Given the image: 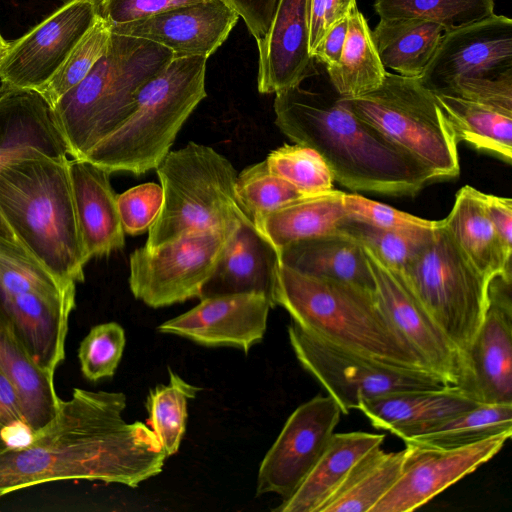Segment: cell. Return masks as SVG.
I'll return each mask as SVG.
<instances>
[{
	"mask_svg": "<svg viewBox=\"0 0 512 512\" xmlns=\"http://www.w3.org/2000/svg\"><path fill=\"white\" fill-rule=\"evenodd\" d=\"M122 392L74 388L57 414L22 446L0 452V498L36 485L88 480L132 488L167 458L148 425L126 422Z\"/></svg>",
	"mask_w": 512,
	"mask_h": 512,
	"instance_id": "1",
	"label": "cell"
},
{
	"mask_svg": "<svg viewBox=\"0 0 512 512\" xmlns=\"http://www.w3.org/2000/svg\"><path fill=\"white\" fill-rule=\"evenodd\" d=\"M274 112L279 130L318 152L333 179L352 191L415 196L438 180L418 159L352 113L339 97L295 86L276 93Z\"/></svg>",
	"mask_w": 512,
	"mask_h": 512,
	"instance_id": "2",
	"label": "cell"
},
{
	"mask_svg": "<svg viewBox=\"0 0 512 512\" xmlns=\"http://www.w3.org/2000/svg\"><path fill=\"white\" fill-rule=\"evenodd\" d=\"M0 215L23 249L50 272L65 281H84L88 261L67 157L34 150L0 166Z\"/></svg>",
	"mask_w": 512,
	"mask_h": 512,
	"instance_id": "3",
	"label": "cell"
},
{
	"mask_svg": "<svg viewBox=\"0 0 512 512\" xmlns=\"http://www.w3.org/2000/svg\"><path fill=\"white\" fill-rule=\"evenodd\" d=\"M274 304L325 342L396 368L433 374L392 324L375 292L281 264Z\"/></svg>",
	"mask_w": 512,
	"mask_h": 512,
	"instance_id": "4",
	"label": "cell"
},
{
	"mask_svg": "<svg viewBox=\"0 0 512 512\" xmlns=\"http://www.w3.org/2000/svg\"><path fill=\"white\" fill-rule=\"evenodd\" d=\"M173 58L164 46L111 31L91 71L52 107L68 155L84 158L118 128L132 113L139 90Z\"/></svg>",
	"mask_w": 512,
	"mask_h": 512,
	"instance_id": "5",
	"label": "cell"
},
{
	"mask_svg": "<svg viewBox=\"0 0 512 512\" xmlns=\"http://www.w3.org/2000/svg\"><path fill=\"white\" fill-rule=\"evenodd\" d=\"M206 61L203 56L173 58L139 90L128 118L82 159L110 173L139 176L155 169L207 96Z\"/></svg>",
	"mask_w": 512,
	"mask_h": 512,
	"instance_id": "6",
	"label": "cell"
},
{
	"mask_svg": "<svg viewBox=\"0 0 512 512\" xmlns=\"http://www.w3.org/2000/svg\"><path fill=\"white\" fill-rule=\"evenodd\" d=\"M155 170L163 201L148 230L146 248L155 249L193 231L252 222L236 193V169L212 147L189 142L170 151Z\"/></svg>",
	"mask_w": 512,
	"mask_h": 512,
	"instance_id": "7",
	"label": "cell"
},
{
	"mask_svg": "<svg viewBox=\"0 0 512 512\" xmlns=\"http://www.w3.org/2000/svg\"><path fill=\"white\" fill-rule=\"evenodd\" d=\"M341 103L429 168L438 180L460 173L458 140L433 91L419 77L386 73L375 90Z\"/></svg>",
	"mask_w": 512,
	"mask_h": 512,
	"instance_id": "8",
	"label": "cell"
},
{
	"mask_svg": "<svg viewBox=\"0 0 512 512\" xmlns=\"http://www.w3.org/2000/svg\"><path fill=\"white\" fill-rule=\"evenodd\" d=\"M399 273L462 355L483 320L490 281L470 261L441 220L428 242Z\"/></svg>",
	"mask_w": 512,
	"mask_h": 512,
	"instance_id": "9",
	"label": "cell"
},
{
	"mask_svg": "<svg viewBox=\"0 0 512 512\" xmlns=\"http://www.w3.org/2000/svg\"><path fill=\"white\" fill-rule=\"evenodd\" d=\"M235 229L193 231L155 249H135L129 257L132 294L152 308L200 298Z\"/></svg>",
	"mask_w": 512,
	"mask_h": 512,
	"instance_id": "10",
	"label": "cell"
},
{
	"mask_svg": "<svg viewBox=\"0 0 512 512\" xmlns=\"http://www.w3.org/2000/svg\"><path fill=\"white\" fill-rule=\"evenodd\" d=\"M291 347L302 367L337 402L341 412L358 409L363 399L396 390L447 386L438 376L396 368L316 338L291 322Z\"/></svg>",
	"mask_w": 512,
	"mask_h": 512,
	"instance_id": "11",
	"label": "cell"
},
{
	"mask_svg": "<svg viewBox=\"0 0 512 512\" xmlns=\"http://www.w3.org/2000/svg\"><path fill=\"white\" fill-rule=\"evenodd\" d=\"M76 283L39 278L0 287V313L32 360L54 376L65 359Z\"/></svg>",
	"mask_w": 512,
	"mask_h": 512,
	"instance_id": "12",
	"label": "cell"
},
{
	"mask_svg": "<svg viewBox=\"0 0 512 512\" xmlns=\"http://www.w3.org/2000/svg\"><path fill=\"white\" fill-rule=\"evenodd\" d=\"M341 413L330 395H317L297 407L260 464L256 495L289 498L324 452Z\"/></svg>",
	"mask_w": 512,
	"mask_h": 512,
	"instance_id": "13",
	"label": "cell"
},
{
	"mask_svg": "<svg viewBox=\"0 0 512 512\" xmlns=\"http://www.w3.org/2000/svg\"><path fill=\"white\" fill-rule=\"evenodd\" d=\"M99 16L98 0H68L10 43L0 66L1 85L37 90L46 84Z\"/></svg>",
	"mask_w": 512,
	"mask_h": 512,
	"instance_id": "14",
	"label": "cell"
},
{
	"mask_svg": "<svg viewBox=\"0 0 512 512\" xmlns=\"http://www.w3.org/2000/svg\"><path fill=\"white\" fill-rule=\"evenodd\" d=\"M456 386L480 404H512L511 279L496 276L490 280L487 308L461 355Z\"/></svg>",
	"mask_w": 512,
	"mask_h": 512,
	"instance_id": "15",
	"label": "cell"
},
{
	"mask_svg": "<svg viewBox=\"0 0 512 512\" xmlns=\"http://www.w3.org/2000/svg\"><path fill=\"white\" fill-rule=\"evenodd\" d=\"M511 434L501 433L453 449L405 442L400 475L370 512H410L425 505L493 458Z\"/></svg>",
	"mask_w": 512,
	"mask_h": 512,
	"instance_id": "16",
	"label": "cell"
},
{
	"mask_svg": "<svg viewBox=\"0 0 512 512\" xmlns=\"http://www.w3.org/2000/svg\"><path fill=\"white\" fill-rule=\"evenodd\" d=\"M512 70V20L495 13L444 32L420 80L437 93L460 78L494 77Z\"/></svg>",
	"mask_w": 512,
	"mask_h": 512,
	"instance_id": "17",
	"label": "cell"
},
{
	"mask_svg": "<svg viewBox=\"0 0 512 512\" xmlns=\"http://www.w3.org/2000/svg\"><path fill=\"white\" fill-rule=\"evenodd\" d=\"M376 296L400 335L425 366L447 385L456 386L461 354L415 297L402 275L363 246Z\"/></svg>",
	"mask_w": 512,
	"mask_h": 512,
	"instance_id": "18",
	"label": "cell"
},
{
	"mask_svg": "<svg viewBox=\"0 0 512 512\" xmlns=\"http://www.w3.org/2000/svg\"><path fill=\"white\" fill-rule=\"evenodd\" d=\"M200 300L189 311L160 324L158 332L208 347H237L246 354L262 341L272 308L265 296L246 293Z\"/></svg>",
	"mask_w": 512,
	"mask_h": 512,
	"instance_id": "19",
	"label": "cell"
},
{
	"mask_svg": "<svg viewBox=\"0 0 512 512\" xmlns=\"http://www.w3.org/2000/svg\"><path fill=\"white\" fill-rule=\"evenodd\" d=\"M238 19L224 1L205 0L115 26L111 31L157 43L172 51L174 58H208L227 39Z\"/></svg>",
	"mask_w": 512,
	"mask_h": 512,
	"instance_id": "20",
	"label": "cell"
},
{
	"mask_svg": "<svg viewBox=\"0 0 512 512\" xmlns=\"http://www.w3.org/2000/svg\"><path fill=\"white\" fill-rule=\"evenodd\" d=\"M310 0H278L272 22L258 46V91L277 93L316 74L309 51Z\"/></svg>",
	"mask_w": 512,
	"mask_h": 512,
	"instance_id": "21",
	"label": "cell"
},
{
	"mask_svg": "<svg viewBox=\"0 0 512 512\" xmlns=\"http://www.w3.org/2000/svg\"><path fill=\"white\" fill-rule=\"evenodd\" d=\"M34 150L52 157L68 155L52 107L36 90L1 85L0 166ZM0 244L22 247L1 215Z\"/></svg>",
	"mask_w": 512,
	"mask_h": 512,
	"instance_id": "22",
	"label": "cell"
},
{
	"mask_svg": "<svg viewBox=\"0 0 512 512\" xmlns=\"http://www.w3.org/2000/svg\"><path fill=\"white\" fill-rule=\"evenodd\" d=\"M280 266L279 249L252 222L241 223L232 233L199 299L253 293L265 296L274 308Z\"/></svg>",
	"mask_w": 512,
	"mask_h": 512,
	"instance_id": "23",
	"label": "cell"
},
{
	"mask_svg": "<svg viewBox=\"0 0 512 512\" xmlns=\"http://www.w3.org/2000/svg\"><path fill=\"white\" fill-rule=\"evenodd\" d=\"M68 173L75 213L87 261L125 246V231L120 219L117 195L110 172L86 160H68Z\"/></svg>",
	"mask_w": 512,
	"mask_h": 512,
	"instance_id": "24",
	"label": "cell"
},
{
	"mask_svg": "<svg viewBox=\"0 0 512 512\" xmlns=\"http://www.w3.org/2000/svg\"><path fill=\"white\" fill-rule=\"evenodd\" d=\"M459 387L406 389L363 399L358 407L373 427L385 429L402 440L418 435L432 424L476 406Z\"/></svg>",
	"mask_w": 512,
	"mask_h": 512,
	"instance_id": "25",
	"label": "cell"
},
{
	"mask_svg": "<svg viewBox=\"0 0 512 512\" xmlns=\"http://www.w3.org/2000/svg\"><path fill=\"white\" fill-rule=\"evenodd\" d=\"M279 255L282 265L301 274L376 290L363 245L340 229L287 244Z\"/></svg>",
	"mask_w": 512,
	"mask_h": 512,
	"instance_id": "26",
	"label": "cell"
},
{
	"mask_svg": "<svg viewBox=\"0 0 512 512\" xmlns=\"http://www.w3.org/2000/svg\"><path fill=\"white\" fill-rule=\"evenodd\" d=\"M458 246L490 281L511 279V255L506 251L486 211L483 192L465 185L455 195L452 209L441 220Z\"/></svg>",
	"mask_w": 512,
	"mask_h": 512,
	"instance_id": "27",
	"label": "cell"
},
{
	"mask_svg": "<svg viewBox=\"0 0 512 512\" xmlns=\"http://www.w3.org/2000/svg\"><path fill=\"white\" fill-rule=\"evenodd\" d=\"M384 434L335 433L296 491L275 508L277 512H318L352 466L367 451L382 446Z\"/></svg>",
	"mask_w": 512,
	"mask_h": 512,
	"instance_id": "28",
	"label": "cell"
},
{
	"mask_svg": "<svg viewBox=\"0 0 512 512\" xmlns=\"http://www.w3.org/2000/svg\"><path fill=\"white\" fill-rule=\"evenodd\" d=\"M0 370L13 384L30 436L57 414L61 398L54 376L43 371L30 357L0 313Z\"/></svg>",
	"mask_w": 512,
	"mask_h": 512,
	"instance_id": "29",
	"label": "cell"
},
{
	"mask_svg": "<svg viewBox=\"0 0 512 512\" xmlns=\"http://www.w3.org/2000/svg\"><path fill=\"white\" fill-rule=\"evenodd\" d=\"M344 194L331 189L305 195L257 219L254 225L278 249L331 233L348 217Z\"/></svg>",
	"mask_w": 512,
	"mask_h": 512,
	"instance_id": "30",
	"label": "cell"
},
{
	"mask_svg": "<svg viewBox=\"0 0 512 512\" xmlns=\"http://www.w3.org/2000/svg\"><path fill=\"white\" fill-rule=\"evenodd\" d=\"M444 32L429 21L380 18L371 34L385 68L402 76L421 77Z\"/></svg>",
	"mask_w": 512,
	"mask_h": 512,
	"instance_id": "31",
	"label": "cell"
},
{
	"mask_svg": "<svg viewBox=\"0 0 512 512\" xmlns=\"http://www.w3.org/2000/svg\"><path fill=\"white\" fill-rule=\"evenodd\" d=\"M405 455L381 446L367 451L318 512H370L398 479Z\"/></svg>",
	"mask_w": 512,
	"mask_h": 512,
	"instance_id": "32",
	"label": "cell"
},
{
	"mask_svg": "<svg viewBox=\"0 0 512 512\" xmlns=\"http://www.w3.org/2000/svg\"><path fill=\"white\" fill-rule=\"evenodd\" d=\"M435 93V92H434ZM458 142L512 162V114L454 95L435 93Z\"/></svg>",
	"mask_w": 512,
	"mask_h": 512,
	"instance_id": "33",
	"label": "cell"
},
{
	"mask_svg": "<svg viewBox=\"0 0 512 512\" xmlns=\"http://www.w3.org/2000/svg\"><path fill=\"white\" fill-rule=\"evenodd\" d=\"M339 97L355 98L377 89L384 81L383 66L371 30L363 14L354 6L348 15V30L340 61L326 69Z\"/></svg>",
	"mask_w": 512,
	"mask_h": 512,
	"instance_id": "34",
	"label": "cell"
},
{
	"mask_svg": "<svg viewBox=\"0 0 512 512\" xmlns=\"http://www.w3.org/2000/svg\"><path fill=\"white\" fill-rule=\"evenodd\" d=\"M506 432L512 433V404H477L403 441L453 449Z\"/></svg>",
	"mask_w": 512,
	"mask_h": 512,
	"instance_id": "35",
	"label": "cell"
},
{
	"mask_svg": "<svg viewBox=\"0 0 512 512\" xmlns=\"http://www.w3.org/2000/svg\"><path fill=\"white\" fill-rule=\"evenodd\" d=\"M494 0H375L381 19H418L440 25L445 32L494 14Z\"/></svg>",
	"mask_w": 512,
	"mask_h": 512,
	"instance_id": "36",
	"label": "cell"
},
{
	"mask_svg": "<svg viewBox=\"0 0 512 512\" xmlns=\"http://www.w3.org/2000/svg\"><path fill=\"white\" fill-rule=\"evenodd\" d=\"M168 385L150 390L146 401L148 426L155 434L167 457L174 455L185 432L187 403L198 388L183 380L171 369Z\"/></svg>",
	"mask_w": 512,
	"mask_h": 512,
	"instance_id": "37",
	"label": "cell"
},
{
	"mask_svg": "<svg viewBox=\"0 0 512 512\" xmlns=\"http://www.w3.org/2000/svg\"><path fill=\"white\" fill-rule=\"evenodd\" d=\"M434 228L386 229L347 217L337 229L357 239L386 266L401 272L428 242Z\"/></svg>",
	"mask_w": 512,
	"mask_h": 512,
	"instance_id": "38",
	"label": "cell"
},
{
	"mask_svg": "<svg viewBox=\"0 0 512 512\" xmlns=\"http://www.w3.org/2000/svg\"><path fill=\"white\" fill-rule=\"evenodd\" d=\"M110 36V25L98 16L52 78L36 90L51 107L91 71L104 54Z\"/></svg>",
	"mask_w": 512,
	"mask_h": 512,
	"instance_id": "39",
	"label": "cell"
},
{
	"mask_svg": "<svg viewBox=\"0 0 512 512\" xmlns=\"http://www.w3.org/2000/svg\"><path fill=\"white\" fill-rule=\"evenodd\" d=\"M236 193L253 223L305 196L288 181L272 173L265 160L246 167L237 175Z\"/></svg>",
	"mask_w": 512,
	"mask_h": 512,
	"instance_id": "40",
	"label": "cell"
},
{
	"mask_svg": "<svg viewBox=\"0 0 512 512\" xmlns=\"http://www.w3.org/2000/svg\"><path fill=\"white\" fill-rule=\"evenodd\" d=\"M269 170L288 181L304 195L333 189V176L324 159L314 149L295 143L284 144L265 159Z\"/></svg>",
	"mask_w": 512,
	"mask_h": 512,
	"instance_id": "41",
	"label": "cell"
},
{
	"mask_svg": "<svg viewBox=\"0 0 512 512\" xmlns=\"http://www.w3.org/2000/svg\"><path fill=\"white\" fill-rule=\"evenodd\" d=\"M126 337L124 328L116 322L92 327L78 349L83 376L96 382L112 377L121 361Z\"/></svg>",
	"mask_w": 512,
	"mask_h": 512,
	"instance_id": "42",
	"label": "cell"
},
{
	"mask_svg": "<svg viewBox=\"0 0 512 512\" xmlns=\"http://www.w3.org/2000/svg\"><path fill=\"white\" fill-rule=\"evenodd\" d=\"M163 201L161 185L143 183L117 195V205L126 234L146 232L158 217Z\"/></svg>",
	"mask_w": 512,
	"mask_h": 512,
	"instance_id": "43",
	"label": "cell"
},
{
	"mask_svg": "<svg viewBox=\"0 0 512 512\" xmlns=\"http://www.w3.org/2000/svg\"><path fill=\"white\" fill-rule=\"evenodd\" d=\"M344 206L348 217L380 228H434L438 224L357 194L345 193Z\"/></svg>",
	"mask_w": 512,
	"mask_h": 512,
	"instance_id": "44",
	"label": "cell"
},
{
	"mask_svg": "<svg viewBox=\"0 0 512 512\" xmlns=\"http://www.w3.org/2000/svg\"><path fill=\"white\" fill-rule=\"evenodd\" d=\"M512 114V70L494 77L460 78L442 92Z\"/></svg>",
	"mask_w": 512,
	"mask_h": 512,
	"instance_id": "45",
	"label": "cell"
},
{
	"mask_svg": "<svg viewBox=\"0 0 512 512\" xmlns=\"http://www.w3.org/2000/svg\"><path fill=\"white\" fill-rule=\"evenodd\" d=\"M205 0H98L99 16L115 27Z\"/></svg>",
	"mask_w": 512,
	"mask_h": 512,
	"instance_id": "46",
	"label": "cell"
},
{
	"mask_svg": "<svg viewBox=\"0 0 512 512\" xmlns=\"http://www.w3.org/2000/svg\"><path fill=\"white\" fill-rule=\"evenodd\" d=\"M354 6L356 0H310L309 51L312 57L327 30L346 18Z\"/></svg>",
	"mask_w": 512,
	"mask_h": 512,
	"instance_id": "47",
	"label": "cell"
},
{
	"mask_svg": "<svg viewBox=\"0 0 512 512\" xmlns=\"http://www.w3.org/2000/svg\"><path fill=\"white\" fill-rule=\"evenodd\" d=\"M241 17L256 41L267 33L278 0H222Z\"/></svg>",
	"mask_w": 512,
	"mask_h": 512,
	"instance_id": "48",
	"label": "cell"
},
{
	"mask_svg": "<svg viewBox=\"0 0 512 512\" xmlns=\"http://www.w3.org/2000/svg\"><path fill=\"white\" fill-rule=\"evenodd\" d=\"M488 216L506 251L512 254V199L483 193Z\"/></svg>",
	"mask_w": 512,
	"mask_h": 512,
	"instance_id": "49",
	"label": "cell"
},
{
	"mask_svg": "<svg viewBox=\"0 0 512 512\" xmlns=\"http://www.w3.org/2000/svg\"><path fill=\"white\" fill-rule=\"evenodd\" d=\"M348 30V16L331 26L313 52V58L326 69L338 65Z\"/></svg>",
	"mask_w": 512,
	"mask_h": 512,
	"instance_id": "50",
	"label": "cell"
},
{
	"mask_svg": "<svg viewBox=\"0 0 512 512\" xmlns=\"http://www.w3.org/2000/svg\"><path fill=\"white\" fill-rule=\"evenodd\" d=\"M0 425L8 431L19 429L27 430L17 392L11 381L1 370Z\"/></svg>",
	"mask_w": 512,
	"mask_h": 512,
	"instance_id": "51",
	"label": "cell"
},
{
	"mask_svg": "<svg viewBox=\"0 0 512 512\" xmlns=\"http://www.w3.org/2000/svg\"><path fill=\"white\" fill-rule=\"evenodd\" d=\"M7 432L8 430L0 425V452L11 446L7 438Z\"/></svg>",
	"mask_w": 512,
	"mask_h": 512,
	"instance_id": "52",
	"label": "cell"
},
{
	"mask_svg": "<svg viewBox=\"0 0 512 512\" xmlns=\"http://www.w3.org/2000/svg\"><path fill=\"white\" fill-rule=\"evenodd\" d=\"M10 43L7 42L0 33V66L9 50Z\"/></svg>",
	"mask_w": 512,
	"mask_h": 512,
	"instance_id": "53",
	"label": "cell"
}]
</instances>
